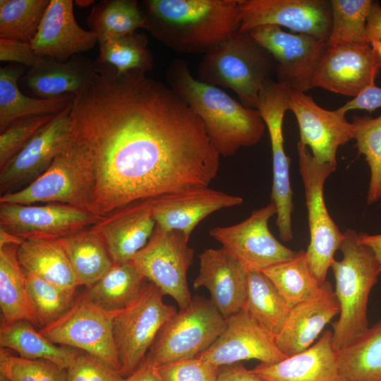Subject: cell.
I'll return each mask as SVG.
<instances>
[{"instance_id": "obj_1", "label": "cell", "mask_w": 381, "mask_h": 381, "mask_svg": "<svg viewBox=\"0 0 381 381\" xmlns=\"http://www.w3.org/2000/svg\"><path fill=\"white\" fill-rule=\"evenodd\" d=\"M97 68L71 111L73 135L89 147L95 164L90 212L103 217L135 201L208 187L220 155L188 104L145 72Z\"/></svg>"}, {"instance_id": "obj_2", "label": "cell", "mask_w": 381, "mask_h": 381, "mask_svg": "<svg viewBox=\"0 0 381 381\" xmlns=\"http://www.w3.org/2000/svg\"><path fill=\"white\" fill-rule=\"evenodd\" d=\"M143 29L181 54H205L239 28L238 0H143Z\"/></svg>"}, {"instance_id": "obj_3", "label": "cell", "mask_w": 381, "mask_h": 381, "mask_svg": "<svg viewBox=\"0 0 381 381\" xmlns=\"http://www.w3.org/2000/svg\"><path fill=\"white\" fill-rule=\"evenodd\" d=\"M166 79L201 119L220 156H232L239 148L254 145L261 140L266 126L259 111L245 107L221 88L194 78L185 60H174L167 68Z\"/></svg>"}, {"instance_id": "obj_4", "label": "cell", "mask_w": 381, "mask_h": 381, "mask_svg": "<svg viewBox=\"0 0 381 381\" xmlns=\"http://www.w3.org/2000/svg\"><path fill=\"white\" fill-rule=\"evenodd\" d=\"M358 232L348 229L339 247L340 260L330 268L335 279V295L339 316L332 323V345L338 351L363 335L369 328L368 303L370 291L381 274L370 248L359 242Z\"/></svg>"}, {"instance_id": "obj_5", "label": "cell", "mask_w": 381, "mask_h": 381, "mask_svg": "<svg viewBox=\"0 0 381 381\" xmlns=\"http://www.w3.org/2000/svg\"><path fill=\"white\" fill-rule=\"evenodd\" d=\"M275 68L270 54L249 32L238 30L202 55L197 79L231 89L243 105L257 109L259 92Z\"/></svg>"}, {"instance_id": "obj_6", "label": "cell", "mask_w": 381, "mask_h": 381, "mask_svg": "<svg viewBox=\"0 0 381 381\" xmlns=\"http://www.w3.org/2000/svg\"><path fill=\"white\" fill-rule=\"evenodd\" d=\"M95 185L92 152L73 136L40 177L18 191L1 195L0 203H61L90 212Z\"/></svg>"}, {"instance_id": "obj_7", "label": "cell", "mask_w": 381, "mask_h": 381, "mask_svg": "<svg viewBox=\"0 0 381 381\" xmlns=\"http://www.w3.org/2000/svg\"><path fill=\"white\" fill-rule=\"evenodd\" d=\"M299 171L304 186L310 231V243L305 251L308 265L317 280L324 284L344 239L330 217L324 198V184L337 164L318 161L301 142L297 143Z\"/></svg>"}, {"instance_id": "obj_8", "label": "cell", "mask_w": 381, "mask_h": 381, "mask_svg": "<svg viewBox=\"0 0 381 381\" xmlns=\"http://www.w3.org/2000/svg\"><path fill=\"white\" fill-rule=\"evenodd\" d=\"M164 296L153 283L145 282L136 298L114 320V339L124 377L141 365L162 327L177 313L164 302Z\"/></svg>"}, {"instance_id": "obj_9", "label": "cell", "mask_w": 381, "mask_h": 381, "mask_svg": "<svg viewBox=\"0 0 381 381\" xmlns=\"http://www.w3.org/2000/svg\"><path fill=\"white\" fill-rule=\"evenodd\" d=\"M226 322L210 299L195 296L162 327L148 355L156 366L196 357L219 338Z\"/></svg>"}, {"instance_id": "obj_10", "label": "cell", "mask_w": 381, "mask_h": 381, "mask_svg": "<svg viewBox=\"0 0 381 381\" xmlns=\"http://www.w3.org/2000/svg\"><path fill=\"white\" fill-rule=\"evenodd\" d=\"M120 311L104 310L83 293L66 313L39 331L54 344L85 351L121 373L113 334L114 320Z\"/></svg>"}, {"instance_id": "obj_11", "label": "cell", "mask_w": 381, "mask_h": 381, "mask_svg": "<svg viewBox=\"0 0 381 381\" xmlns=\"http://www.w3.org/2000/svg\"><path fill=\"white\" fill-rule=\"evenodd\" d=\"M189 238L181 231L156 225L147 244L131 260L139 274L164 295L171 296L180 310L186 308L193 298L187 283L194 255L188 245Z\"/></svg>"}, {"instance_id": "obj_12", "label": "cell", "mask_w": 381, "mask_h": 381, "mask_svg": "<svg viewBox=\"0 0 381 381\" xmlns=\"http://www.w3.org/2000/svg\"><path fill=\"white\" fill-rule=\"evenodd\" d=\"M248 32L274 59L277 81L294 91L306 92L313 87L314 75L326 49L325 41L273 25H260Z\"/></svg>"}, {"instance_id": "obj_13", "label": "cell", "mask_w": 381, "mask_h": 381, "mask_svg": "<svg viewBox=\"0 0 381 381\" xmlns=\"http://www.w3.org/2000/svg\"><path fill=\"white\" fill-rule=\"evenodd\" d=\"M277 214L273 202L255 210L243 222L228 226H217L210 235L219 242L246 270H260L295 258L300 251L281 243L271 233L268 222Z\"/></svg>"}, {"instance_id": "obj_14", "label": "cell", "mask_w": 381, "mask_h": 381, "mask_svg": "<svg viewBox=\"0 0 381 381\" xmlns=\"http://www.w3.org/2000/svg\"><path fill=\"white\" fill-rule=\"evenodd\" d=\"M238 31L242 32L273 25L325 42L330 32L332 11L328 0H238Z\"/></svg>"}, {"instance_id": "obj_15", "label": "cell", "mask_w": 381, "mask_h": 381, "mask_svg": "<svg viewBox=\"0 0 381 381\" xmlns=\"http://www.w3.org/2000/svg\"><path fill=\"white\" fill-rule=\"evenodd\" d=\"M101 218L61 203H0V228L23 240H57L89 228Z\"/></svg>"}, {"instance_id": "obj_16", "label": "cell", "mask_w": 381, "mask_h": 381, "mask_svg": "<svg viewBox=\"0 0 381 381\" xmlns=\"http://www.w3.org/2000/svg\"><path fill=\"white\" fill-rule=\"evenodd\" d=\"M72 103L42 126L16 157L0 170L1 195L18 191L35 181L71 140Z\"/></svg>"}, {"instance_id": "obj_17", "label": "cell", "mask_w": 381, "mask_h": 381, "mask_svg": "<svg viewBox=\"0 0 381 381\" xmlns=\"http://www.w3.org/2000/svg\"><path fill=\"white\" fill-rule=\"evenodd\" d=\"M289 110L294 114L299 128L300 140L311 150L320 162L337 164L339 146L354 138V126L338 109L320 107L303 92L290 91Z\"/></svg>"}, {"instance_id": "obj_18", "label": "cell", "mask_w": 381, "mask_h": 381, "mask_svg": "<svg viewBox=\"0 0 381 381\" xmlns=\"http://www.w3.org/2000/svg\"><path fill=\"white\" fill-rule=\"evenodd\" d=\"M226 321L222 334L198 357L218 368L250 359L273 363L287 357L279 350L275 337L243 309Z\"/></svg>"}, {"instance_id": "obj_19", "label": "cell", "mask_w": 381, "mask_h": 381, "mask_svg": "<svg viewBox=\"0 0 381 381\" xmlns=\"http://www.w3.org/2000/svg\"><path fill=\"white\" fill-rule=\"evenodd\" d=\"M380 70L368 44L326 47L316 69L313 86L354 97L375 83Z\"/></svg>"}, {"instance_id": "obj_20", "label": "cell", "mask_w": 381, "mask_h": 381, "mask_svg": "<svg viewBox=\"0 0 381 381\" xmlns=\"http://www.w3.org/2000/svg\"><path fill=\"white\" fill-rule=\"evenodd\" d=\"M150 199L114 210L90 227L101 239L114 263L131 262L152 235L156 222Z\"/></svg>"}, {"instance_id": "obj_21", "label": "cell", "mask_w": 381, "mask_h": 381, "mask_svg": "<svg viewBox=\"0 0 381 381\" xmlns=\"http://www.w3.org/2000/svg\"><path fill=\"white\" fill-rule=\"evenodd\" d=\"M156 225L167 231H179L190 238L195 226L210 214L238 205L243 198L202 187L151 198Z\"/></svg>"}, {"instance_id": "obj_22", "label": "cell", "mask_w": 381, "mask_h": 381, "mask_svg": "<svg viewBox=\"0 0 381 381\" xmlns=\"http://www.w3.org/2000/svg\"><path fill=\"white\" fill-rule=\"evenodd\" d=\"M198 258L199 274L193 287H205L213 305L227 320L244 306L248 292L247 271L223 247L206 248Z\"/></svg>"}, {"instance_id": "obj_23", "label": "cell", "mask_w": 381, "mask_h": 381, "mask_svg": "<svg viewBox=\"0 0 381 381\" xmlns=\"http://www.w3.org/2000/svg\"><path fill=\"white\" fill-rule=\"evenodd\" d=\"M97 42L94 32L78 24L73 1L50 0L31 44L40 57L65 62L76 54L91 50Z\"/></svg>"}, {"instance_id": "obj_24", "label": "cell", "mask_w": 381, "mask_h": 381, "mask_svg": "<svg viewBox=\"0 0 381 381\" xmlns=\"http://www.w3.org/2000/svg\"><path fill=\"white\" fill-rule=\"evenodd\" d=\"M287 111L288 104L279 99L266 100L259 107L270 138L273 171L271 201L277 207L275 223L283 241H290L294 238L291 215L294 205L289 177L290 159L284 151L283 136V121Z\"/></svg>"}, {"instance_id": "obj_25", "label": "cell", "mask_w": 381, "mask_h": 381, "mask_svg": "<svg viewBox=\"0 0 381 381\" xmlns=\"http://www.w3.org/2000/svg\"><path fill=\"white\" fill-rule=\"evenodd\" d=\"M97 71L95 61L82 54L65 62L40 57L20 78L18 86L24 94L38 99L75 95L90 84Z\"/></svg>"}, {"instance_id": "obj_26", "label": "cell", "mask_w": 381, "mask_h": 381, "mask_svg": "<svg viewBox=\"0 0 381 381\" xmlns=\"http://www.w3.org/2000/svg\"><path fill=\"white\" fill-rule=\"evenodd\" d=\"M339 313L337 296L326 281L316 296L291 308L284 327L275 337L277 346L287 357L306 350Z\"/></svg>"}, {"instance_id": "obj_27", "label": "cell", "mask_w": 381, "mask_h": 381, "mask_svg": "<svg viewBox=\"0 0 381 381\" xmlns=\"http://www.w3.org/2000/svg\"><path fill=\"white\" fill-rule=\"evenodd\" d=\"M332 335L327 329L306 350L276 363H260L252 371L265 381H344Z\"/></svg>"}, {"instance_id": "obj_28", "label": "cell", "mask_w": 381, "mask_h": 381, "mask_svg": "<svg viewBox=\"0 0 381 381\" xmlns=\"http://www.w3.org/2000/svg\"><path fill=\"white\" fill-rule=\"evenodd\" d=\"M24 74L25 67L21 65L0 68V132L22 117L57 114L73 101V94L47 99L24 94L18 86V81Z\"/></svg>"}, {"instance_id": "obj_29", "label": "cell", "mask_w": 381, "mask_h": 381, "mask_svg": "<svg viewBox=\"0 0 381 381\" xmlns=\"http://www.w3.org/2000/svg\"><path fill=\"white\" fill-rule=\"evenodd\" d=\"M18 259L24 271L61 288L76 291L80 286L69 260L56 240L24 239Z\"/></svg>"}, {"instance_id": "obj_30", "label": "cell", "mask_w": 381, "mask_h": 381, "mask_svg": "<svg viewBox=\"0 0 381 381\" xmlns=\"http://www.w3.org/2000/svg\"><path fill=\"white\" fill-rule=\"evenodd\" d=\"M18 246L11 243L0 246L1 326L20 320L39 326L29 300L25 273L18 259Z\"/></svg>"}, {"instance_id": "obj_31", "label": "cell", "mask_w": 381, "mask_h": 381, "mask_svg": "<svg viewBox=\"0 0 381 381\" xmlns=\"http://www.w3.org/2000/svg\"><path fill=\"white\" fill-rule=\"evenodd\" d=\"M0 346L15 351L20 357L49 361L66 370L82 351L54 344L27 320L1 326Z\"/></svg>"}, {"instance_id": "obj_32", "label": "cell", "mask_w": 381, "mask_h": 381, "mask_svg": "<svg viewBox=\"0 0 381 381\" xmlns=\"http://www.w3.org/2000/svg\"><path fill=\"white\" fill-rule=\"evenodd\" d=\"M56 241L65 252L80 286H91L114 264L104 243L90 227Z\"/></svg>"}, {"instance_id": "obj_33", "label": "cell", "mask_w": 381, "mask_h": 381, "mask_svg": "<svg viewBox=\"0 0 381 381\" xmlns=\"http://www.w3.org/2000/svg\"><path fill=\"white\" fill-rule=\"evenodd\" d=\"M248 292L243 309L274 337L281 332L291 308L270 279L260 270H248Z\"/></svg>"}, {"instance_id": "obj_34", "label": "cell", "mask_w": 381, "mask_h": 381, "mask_svg": "<svg viewBox=\"0 0 381 381\" xmlns=\"http://www.w3.org/2000/svg\"><path fill=\"white\" fill-rule=\"evenodd\" d=\"M337 353L344 381H381V320Z\"/></svg>"}, {"instance_id": "obj_35", "label": "cell", "mask_w": 381, "mask_h": 381, "mask_svg": "<svg viewBox=\"0 0 381 381\" xmlns=\"http://www.w3.org/2000/svg\"><path fill=\"white\" fill-rule=\"evenodd\" d=\"M145 281L131 262L114 263L84 293L100 308L109 311H120L136 298Z\"/></svg>"}, {"instance_id": "obj_36", "label": "cell", "mask_w": 381, "mask_h": 381, "mask_svg": "<svg viewBox=\"0 0 381 381\" xmlns=\"http://www.w3.org/2000/svg\"><path fill=\"white\" fill-rule=\"evenodd\" d=\"M99 54L96 64L118 73L138 71L147 73L154 68L148 38L138 31L107 38L97 42Z\"/></svg>"}, {"instance_id": "obj_37", "label": "cell", "mask_w": 381, "mask_h": 381, "mask_svg": "<svg viewBox=\"0 0 381 381\" xmlns=\"http://www.w3.org/2000/svg\"><path fill=\"white\" fill-rule=\"evenodd\" d=\"M87 24L98 42L143 29L144 18L136 0H103L94 4Z\"/></svg>"}, {"instance_id": "obj_38", "label": "cell", "mask_w": 381, "mask_h": 381, "mask_svg": "<svg viewBox=\"0 0 381 381\" xmlns=\"http://www.w3.org/2000/svg\"><path fill=\"white\" fill-rule=\"evenodd\" d=\"M262 272L291 308L316 296L323 285L312 273L305 251L302 250L295 258L270 266Z\"/></svg>"}, {"instance_id": "obj_39", "label": "cell", "mask_w": 381, "mask_h": 381, "mask_svg": "<svg viewBox=\"0 0 381 381\" xmlns=\"http://www.w3.org/2000/svg\"><path fill=\"white\" fill-rule=\"evenodd\" d=\"M372 3L373 0H330L332 23L326 47L368 44L366 23Z\"/></svg>"}, {"instance_id": "obj_40", "label": "cell", "mask_w": 381, "mask_h": 381, "mask_svg": "<svg viewBox=\"0 0 381 381\" xmlns=\"http://www.w3.org/2000/svg\"><path fill=\"white\" fill-rule=\"evenodd\" d=\"M50 0H1L0 37L31 43Z\"/></svg>"}, {"instance_id": "obj_41", "label": "cell", "mask_w": 381, "mask_h": 381, "mask_svg": "<svg viewBox=\"0 0 381 381\" xmlns=\"http://www.w3.org/2000/svg\"><path fill=\"white\" fill-rule=\"evenodd\" d=\"M25 273L29 300L39 326L43 327L56 321L73 306L76 291L64 289L32 274Z\"/></svg>"}, {"instance_id": "obj_42", "label": "cell", "mask_w": 381, "mask_h": 381, "mask_svg": "<svg viewBox=\"0 0 381 381\" xmlns=\"http://www.w3.org/2000/svg\"><path fill=\"white\" fill-rule=\"evenodd\" d=\"M354 126L355 146L364 155L370 171L366 196L368 205L381 199V115L356 116L351 122Z\"/></svg>"}, {"instance_id": "obj_43", "label": "cell", "mask_w": 381, "mask_h": 381, "mask_svg": "<svg viewBox=\"0 0 381 381\" xmlns=\"http://www.w3.org/2000/svg\"><path fill=\"white\" fill-rule=\"evenodd\" d=\"M0 375L11 381H67L66 370L44 359H30L0 350Z\"/></svg>"}, {"instance_id": "obj_44", "label": "cell", "mask_w": 381, "mask_h": 381, "mask_svg": "<svg viewBox=\"0 0 381 381\" xmlns=\"http://www.w3.org/2000/svg\"><path fill=\"white\" fill-rule=\"evenodd\" d=\"M56 115L42 114L22 117L13 121L1 132L0 170L5 168L37 132Z\"/></svg>"}, {"instance_id": "obj_45", "label": "cell", "mask_w": 381, "mask_h": 381, "mask_svg": "<svg viewBox=\"0 0 381 381\" xmlns=\"http://www.w3.org/2000/svg\"><path fill=\"white\" fill-rule=\"evenodd\" d=\"M164 381H217L219 368L198 356L157 366Z\"/></svg>"}, {"instance_id": "obj_46", "label": "cell", "mask_w": 381, "mask_h": 381, "mask_svg": "<svg viewBox=\"0 0 381 381\" xmlns=\"http://www.w3.org/2000/svg\"><path fill=\"white\" fill-rule=\"evenodd\" d=\"M67 381H124L123 375L102 361L81 351L66 370Z\"/></svg>"}, {"instance_id": "obj_47", "label": "cell", "mask_w": 381, "mask_h": 381, "mask_svg": "<svg viewBox=\"0 0 381 381\" xmlns=\"http://www.w3.org/2000/svg\"><path fill=\"white\" fill-rule=\"evenodd\" d=\"M31 43L0 37V61L32 67L40 59Z\"/></svg>"}, {"instance_id": "obj_48", "label": "cell", "mask_w": 381, "mask_h": 381, "mask_svg": "<svg viewBox=\"0 0 381 381\" xmlns=\"http://www.w3.org/2000/svg\"><path fill=\"white\" fill-rule=\"evenodd\" d=\"M380 107H381V87L377 86L373 83L338 109L344 114L351 110H365L372 113Z\"/></svg>"}, {"instance_id": "obj_49", "label": "cell", "mask_w": 381, "mask_h": 381, "mask_svg": "<svg viewBox=\"0 0 381 381\" xmlns=\"http://www.w3.org/2000/svg\"><path fill=\"white\" fill-rule=\"evenodd\" d=\"M367 39L381 69V6L373 1L366 23Z\"/></svg>"}, {"instance_id": "obj_50", "label": "cell", "mask_w": 381, "mask_h": 381, "mask_svg": "<svg viewBox=\"0 0 381 381\" xmlns=\"http://www.w3.org/2000/svg\"><path fill=\"white\" fill-rule=\"evenodd\" d=\"M217 381H265L238 362L219 367Z\"/></svg>"}, {"instance_id": "obj_51", "label": "cell", "mask_w": 381, "mask_h": 381, "mask_svg": "<svg viewBox=\"0 0 381 381\" xmlns=\"http://www.w3.org/2000/svg\"><path fill=\"white\" fill-rule=\"evenodd\" d=\"M124 381H164L161 377L157 367L152 363L147 354L138 369L131 375L125 377Z\"/></svg>"}, {"instance_id": "obj_52", "label": "cell", "mask_w": 381, "mask_h": 381, "mask_svg": "<svg viewBox=\"0 0 381 381\" xmlns=\"http://www.w3.org/2000/svg\"><path fill=\"white\" fill-rule=\"evenodd\" d=\"M360 243L367 246L373 252L380 268L381 272V234L370 235L364 232L358 234Z\"/></svg>"}, {"instance_id": "obj_53", "label": "cell", "mask_w": 381, "mask_h": 381, "mask_svg": "<svg viewBox=\"0 0 381 381\" xmlns=\"http://www.w3.org/2000/svg\"><path fill=\"white\" fill-rule=\"evenodd\" d=\"M75 4L79 6L80 7H87L92 4H95V1H89V0H82V1H75Z\"/></svg>"}, {"instance_id": "obj_54", "label": "cell", "mask_w": 381, "mask_h": 381, "mask_svg": "<svg viewBox=\"0 0 381 381\" xmlns=\"http://www.w3.org/2000/svg\"><path fill=\"white\" fill-rule=\"evenodd\" d=\"M0 377H1V381H11L10 380H8V378H6V377H4V375H0Z\"/></svg>"}, {"instance_id": "obj_55", "label": "cell", "mask_w": 381, "mask_h": 381, "mask_svg": "<svg viewBox=\"0 0 381 381\" xmlns=\"http://www.w3.org/2000/svg\"><path fill=\"white\" fill-rule=\"evenodd\" d=\"M381 203V202H380Z\"/></svg>"}]
</instances>
